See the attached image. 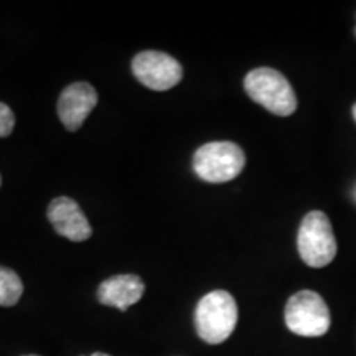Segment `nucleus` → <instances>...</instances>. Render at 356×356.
Wrapping results in <instances>:
<instances>
[{
	"instance_id": "obj_1",
	"label": "nucleus",
	"mask_w": 356,
	"mask_h": 356,
	"mask_svg": "<svg viewBox=\"0 0 356 356\" xmlns=\"http://www.w3.org/2000/svg\"><path fill=\"white\" fill-rule=\"evenodd\" d=\"M238 323V305L229 292L213 291L202 297L195 310V328L198 337L210 345H220L234 332Z\"/></svg>"
},
{
	"instance_id": "obj_14",
	"label": "nucleus",
	"mask_w": 356,
	"mask_h": 356,
	"mask_svg": "<svg viewBox=\"0 0 356 356\" xmlns=\"http://www.w3.org/2000/svg\"><path fill=\"white\" fill-rule=\"evenodd\" d=\"M0 185H2V177H0Z\"/></svg>"
},
{
	"instance_id": "obj_11",
	"label": "nucleus",
	"mask_w": 356,
	"mask_h": 356,
	"mask_svg": "<svg viewBox=\"0 0 356 356\" xmlns=\"http://www.w3.org/2000/svg\"><path fill=\"white\" fill-rule=\"evenodd\" d=\"M15 127V115L7 104L0 102V137L10 136Z\"/></svg>"
},
{
	"instance_id": "obj_12",
	"label": "nucleus",
	"mask_w": 356,
	"mask_h": 356,
	"mask_svg": "<svg viewBox=\"0 0 356 356\" xmlns=\"http://www.w3.org/2000/svg\"><path fill=\"white\" fill-rule=\"evenodd\" d=\"M91 356H111V355H108V353H101V351H97V353H92Z\"/></svg>"
},
{
	"instance_id": "obj_4",
	"label": "nucleus",
	"mask_w": 356,
	"mask_h": 356,
	"mask_svg": "<svg viewBox=\"0 0 356 356\" xmlns=\"http://www.w3.org/2000/svg\"><path fill=\"white\" fill-rule=\"evenodd\" d=\"M297 248L302 261L315 269L328 266L335 259L337 239L325 213L310 211L305 215L297 236Z\"/></svg>"
},
{
	"instance_id": "obj_7",
	"label": "nucleus",
	"mask_w": 356,
	"mask_h": 356,
	"mask_svg": "<svg viewBox=\"0 0 356 356\" xmlns=\"http://www.w3.org/2000/svg\"><path fill=\"white\" fill-rule=\"evenodd\" d=\"M47 216L60 236L73 243H83L91 238L92 229L79 204L68 197H58L48 204Z\"/></svg>"
},
{
	"instance_id": "obj_2",
	"label": "nucleus",
	"mask_w": 356,
	"mask_h": 356,
	"mask_svg": "<svg viewBox=\"0 0 356 356\" xmlns=\"http://www.w3.org/2000/svg\"><path fill=\"white\" fill-rule=\"evenodd\" d=\"M244 89L252 101L275 115H291L297 109V96L282 73L273 68H256L244 78Z\"/></svg>"
},
{
	"instance_id": "obj_5",
	"label": "nucleus",
	"mask_w": 356,
	"mask_h": 356,
	"mask_svg": "<svg viewBox=\"0 0 356 356\" xmlns=\"http://www.w3.org/2000/svg\"><path fill=\"white\" fill-rule=\"evenodd\" d=\"M286 325L299 337H322L330 328V310L317 292L300 291L286 305Z\"/></svg>"
},
{
	"instance_id": "obj_13",
	"label": "nucleus",
	"mask_w": 356,
	"mask_h": 356,
	"mask_svg": "<svg viewBox=\"0 0 356 356\" xmlns=\"http://www.w3.org/2000/svg\"><path fill=\"white\" fill-rule=\"evenodd\" d=\"M353 118H355V121H356V104L353 106Z\"/></svg>"
},
{
	"instance_id": "obj_8",
	"label": "nucleus",
	"mask_w": 356,
	"mask_h": 356,
	"mask_svg": "<svg viewBox=\"0 0 356 356\" xmlns=\"http://www.w3.org/2000/svg\"><path fill=\"white\" fill-rule=\"evenodd\" d=\"M97 104V92L89 83H73L63 89L58 99V118L68 131L83 126Z\"/></svg>"
},
{
	"instance_id": "obj_6",
	"label": "nucleus",
	"mask_w": 356,
	"mask_h": 356,
	"mask_svg": "<svg viewBox=\"0 0 356 356\" xmlns=\"http://www.w3.org/2000/svg\"><path fill=\"white\" fill-rule=\"evenodd\" d=\"M132 73L137 81L154 91H167L184 78V70L175 58L162 51H140L132 60Z\"/></svg>"
},
{
	"instance_id": "obj_9",
	"label": "nucleus",
	"mask_w": 356,
	"mask_h": 356,
	"mask_svg": "<svg viewBox=\"0 0 356 356\" xmlns=\"http://www.w3.org/2000/svg\"><path fill=\"white\" fill-rule=\"evenodd\" d=\"M145 292L144 280L134 274L113 275L97 289V300L102 305L115 307L126 312L129 307L137 304Z\"/></svg>"
},
{
	"instance_id": "obj_15",
	"label": "nucleus",
	"mask_w": 356,
	"mask_h": 356,
	"mask_svg": "<svg viewBox=\"0 0 356 356\" xmlns=\"http://www.w3.org/2000/svg\"><path fill=\"white\" fill-rule=\"evenodd\" d=\"M26 356H38V355H26Z\"/></svg>"
},
{
	"instance_id": "obj_3",
	"label": "nucleus",
	"mask_w": 356,
	"mask_h": 356,
	"mask_svg": "<svg viewBox=\"0 0 356 356\" xmlns=\"http://www.w3.org/2000/svg\"><path fill=\"white\" fill-rule=\"evenodd\" d=\"M246 165V155L234 142H208L193 155V170L204 181L225 184L233 180Z\"/></svg>"
},
{
	"instance_id": "obj_16",
	"label": "nucleus",
	"mask_w": 356,
	"mask_h": 356,
	"mask_svg": "<svg viewBox=\"0 0 356 356\" xmlns=\"http://www.w3.org/2000/svg\"><path fill=\"white\" fill-rule=\"evenodd\" d=\"M355 33H356V30H355Z\"/></svg>"
},
{
	"instance_id": "obj_10",
	"label": "nucleus",
	"mask_w": 356,
	"mask_h": 356,
	"mask_svg": "<svg viewBox=\"0 0 356 356\" xmlns=\"http://www.w3.org/2000/svg\"><path fill=\"white\" fill-rule=\"evenodd\" d=\"M24 293V284L15 270L0 266V307H13Z\"/></svg>"
}]
</instances>
